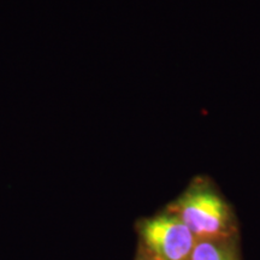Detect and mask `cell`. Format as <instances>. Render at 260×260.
Here are the masks:
<instances>
[{
    "label": "cell",
    "mask_w": 260,
    "mask_h": 260,
    "mask_svg": "<svg viewBox=\"0 0 260 260\" xmlns=\"http://www.w3.org/2000/svg\"><path fill=\"white\" fill-rule=\"evenodd\" d=\"M141 245L159 260H190L197 237L186 224L169 210L138 224Z\"/></svg>",
    "instance_id": "obj_2"
},
{
    "label": "cell",
    "mask_w": 260,
    "mask_h": 260,
    "mask_svg": "<svg viewBox=\"0 0 260 260\" xmlns=\"http://www.w3.org/2000/svg\"><path fill=\"white\" fill-rule=\"evenodd\" d=\"M165 209L176 214L197 239L240 235L232 204L205 175L195 176Z\"/></svg>",
    "instance_id": "obj_1"
},
{
    "label": "cell",
    "mask_w": 260,
    "mask_h": 260,
    "mask_svg": "<svg viewBox=\"0 0 260 260\" xmlns=\"http://www.w3.org/2000/svg\"><path fill=\"white\" fill-rule=\"evenodd\" d=\"M136 260H159V259L153 254V253L149 252L145 246L141 245L139 248L138 258H136Z\"/></svg>",
    "instance_id": "obj_4"
},
{
    "label": "cell",
    "mask_w": 260,
    "mask_h": 260,
    "mask_svg": "<svg viewBox=\"0 0 260 260\" xmlns=\"http://www.w3.org/2000/svg\"><path fill=\"white\" fill-rule=\"evenodd\" d=\"M190 260H241L240 235L197 239Z\"/></svg>",
    "instance_id": "obj_3"
}]
</instances>
